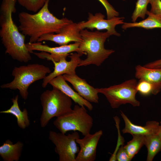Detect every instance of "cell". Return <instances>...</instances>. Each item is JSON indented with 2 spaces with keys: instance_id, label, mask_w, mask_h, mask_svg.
Returning <instances> with one entry per match:
<instances>
[{
  "instance_id": "6da1fadb",
  "label": "cell",
  "mask_w": 161,
  "mask_h": 161,
  "mask_svg": "<svg viewBox=\"0 0 161 161\" xmlns=\"http://www.w3.org/2000/svg\"><path fill=\"white\" fill-rule=\"evenodd\" d=\"M17 0H2L0 8V36L5 53L12 59L27 63L32 58L25 43V36L21 33L12 15L16 11Z\"/></svg>"
},
{
  "instance_id": "7a4b0ae2",
  "label": "cell",
  "mask_w": 161,
  "mask_h": 161,
  "mask_svg": "<svg viewBox=\"0 0 161 161\" xmlns=\"http://www.w3.org/2000/svg\"><path fill=\"white\" fill-rule=\"evenodd\" d=\"M49 0L36 13L21 12L18 14L19 29L24 35L29 37V42H37L42 36L58 33L62 28L72 21L66 18L59 19L48 9Z\"/></svg>"
},
{
  "instance_id": "3957f363",
  "label": "cell",
  "mask_w": 161,
  "mask_h": 161,
  "mask_svg": "<svg viewBox=\"0 0 161 161\" xmlns=\"http://www.w3.org/2000/svg\"><path fill=\"white\" fill-rule=\"evenodd\" d=\"M80 34L82 41L77 52L81 56L84 54L87 56L85 59L81 60L78 66L91 64L99 66L114 52L113 49H107L104 47L106 40L111 35L108 31H90L83 29Z\"/></svg>"
},
{
  "instance_id": "277c9868",
  "label": "cell",
  "mask_w": 161,
  "mask_h": 161,
  "mask_svg": "<svg viewBox=\"0 0 161 161\" xmlns=\"http://www.w3.org/2000/svg\"><path fill=\"white\" fill-rule=\"evenodd\" d=\"M51 72L49 67L38 64L15 66L12 73L13 79L0 87L2 89L18 90L22 98L26 100L28 97L30 86L36 81L43 79L47 74Z\"/></svg>"
},
{
  "instance_id": "5b68a950",
  "label": "cell",
  "mask_w": 161,
  "mask_h": 161,
  "mask_svg": "<svg viewBox=\"0 0 161 161\" xmlns=\"http://www.w3.org/2000/svg\"><path fill=\"white\" fill-rule=\"evenodd\" d=\"M40 99L43 110L40 120L43 128L45 127L53 117L61 116L72 109V99L55 87L52 90L44 91Z\"/></svg>"
},
{
  "instance_id": "8992f818",
  "label": "cell",
  "mask_w": 161,
  "mask_h": 161,
  "mask_svg": "<svg viewBox=\"0 0 161 161\" xmlns=\"http://www.w3.org/2000/svg\"><path fill=\"white\" fill-rule=\"evenodd\" d=\"M53 123L63 134L73 131H78L85 136L90 133L93 120L85 107L78 104L75 105L70 112L57 117Z\"/></svg>"
},
{
  "instance_id": "52a82bcc",
  "label": "cell",
  "mask_w": 161,
  "mask_h": 161,
  "mask_svg": "<svg viewBox=\"0 0 161 161\" xmlns=\"http://www.w3.org/2000/svg\"><path fill=\"white\" fill-rule=\"evenodd\" d=\"M137 84L136 80L132 79L108 87L96 88L98 93L105 96L113 109L117 108L126 103L137 107L139 106L140 103L136 98L137 92Z\"/></svg>"
},
{
  "instance_id": "ba28073f",
  "label": "cell",
  "mask_w": 161,
  "mask_h": 161,
  "mask_svg": "<svg viewBox=\"0 0 161 161\" xmlns=\"http://www.w3.org/2000/svg\"><path fill=\"white\" fill-rule=\"evenodd\" d=\"M80 138L77 131L67 135L51 131L49 139L55 145V151L59 156V161H76L77 155L80 150L76 139Z\"/></svg>"
},
{
  "instance_id": "9c48e42d",
  "label": "cell",
  "mask_w": 161,
  "mask_h": 161,
  "mask_svg": "<svg viewBox=\"0 0 161 161\" xmlns=\"http://www.w3.org/2000/svg\"><path fill=\"white\" fill-rule=\"evenodd\" d=\"M80 44V43L75 42L69 44L51 47L37 42H29L26 44V45L31 53L32 52L39 58L58 61L62 58H66L69 53L77 52Z\"/></svg>"
},
{
  "instance_id": "30bf717a",
  "label": "cell",
  "mask_w": 161,
  "mask_h": 161,
  "mask_svg": "<svg viewBox=\"0 0 161 161\" xmlns=\"http://www.w3.org/2000/svg\"><path fill=\"white\" fill-rule=\"evenodd\" d=\"M105 16L101 13L93 15L89 13V17L86 21H82L78 24L81 30L87 28L92 30L96 29L98 30H106L111 35L119 36L120 34L115 29V27L124 23V17H115L109 19H105Z\"/></svg>"
},
{
  "instance_id": "8fae6325",
  "label": "cell",
  "mask_w": 161,
  "mask_h": 161,
  "mask_svg": "<svg viewBox=\"0 0 161 161\" xmlns=\"http://www.w3.org/2000/svg\"><path fill=\"white\" fill-rule=\"evenodd\" d=\"M81 30L78 23L72 21L63 27L58 33L44 35L38 39L37 42L50 41L60 46L67 45L73 41L80 43L82 41L80 34Z\"/></svg>"
},
{
  "instance_id": "7c38bea8",
  "label": "cell",
  "mask_w": 161,
  "mask_h": 161,
  "mask_svg": "<svg viewBox=\"0 0 161 161\" xmlns=\"http://www.w3.org/2000/svg\"><path fill=\"white\" fill-rule=\"evenodd\" d=\"M81 56L77 53H72L69 56L70 59L69 61H66V57L62 58L58 61L51 60L54 66V70L43 79L42 87L45 88L51 80L58 76L76 74V69L81 60Z\"/></svg>"
},
{
  "instance_id": "4fadbf2b",
  "label": "cell",
  "mask_w": 161,
  "mask_h": 161,
  "mask_svg": "<svg viewBox=\"0 0 161 161\" xmlns=\"http://www.w3.org/2000/svg\"><path fill=\"white\" fill-rule=\"evenodd\" d=\"M102 134V131L100 130L93 134H88L83 138H77L76 142L80 146V150L76 157V161H95L97 145Z\"/></svg>"
},
{
  "instance_id": "5bb4252c",
  "label": "cell",
  "mask_w": 161,
  "mask_h": 161,
  "mask_svg": "<svg viewBox=\"0 0 161 161\" xmlns=\"http://www.w3.org/2000/svg\"><path fill=\"white\" fill-rule=\"evenodd\" d=\"M62 75L65 80L72 85L74 89L83 98L90 103H98V93L96 88L89 85L85 79L80 78L76 74Z\"/></svg>"
},
{
  "instance_id": "9a60e30c",
  "label": "cell",
  "mask_w": 161,
  "mask_h": 161,
  "mask_svg": "<svg viewBox=\"0 0 161 161\" xmlns=\"http://www.w3.org/2000/svg\"><path fill=\"white\" fill-rule=\"evenodd\" d=\"M120 112V115L125 124V127L122 131L123 133H129L132 135H140L145 136L157 133L160 125V123L158 122L148 121L144 126L135 125L131 122L121 111Z\"/></svg>"
},
{
  "instance_id": "2e32d148",
  "label": "cell",
  "mask_w": 161,
  "mask_h": 161,
  "mask_svg": "<svg viewBox=\"0 0 161 161\" xmlns=\"http://www.w3.org/2000/svg\"><path fill=\"white\" fill-rule=\"evenodd\" d=\"M62 75L58 76L51 80L49 84L62 91L70 97L74 102L80 106L87 108L92 111L93 106L90 102L81 97L66 82Z\"/></svg>"
},
{
  "instance_id": "e0dca14e",
  "label": "cell",
  "mask_w": 161,
  "mask_h": 161,
  "mask_svg": "<svg viewBox=\"0 0 161 161\" xmlns=\"http://www.w3.org/2000/svg\"><path fill=\"white\" fill-rule=\"evenodd\" d=\"M23 146V143L20 141L13 144L7 140L0 147V155L4 161H18Z\"/></svg>"
},
{
  "instance_id": "ac0fdd59",
  "label": "cell",
  "mask_w": 161,
  "mask_h": 161,
  "mask_svg": "<svg viewBox=\"0 0 161 161\" xmlns=\"http://www.w3.org/2000/svg\"><path fill=\"white\" fill-rule=\"evenodd\" d=\"M18 95H17L11 99L13 104L7 110L0 112V113L10 114L14 115L17 119L18 126L22 129H25L30 125L28 118V113L26 109L21 111L18 104Z\"/></svg>"
},
{
  "instance_id": "d6986e66",
  "label": "cell",
  "mask_w": 161,
  "mask_h": 161,
  "mask_svg": "<svg viewBox=\"0 0 161 161\" xmlns=\"http://www.w3.org/2000/svg\"><path fill=\"white\" fill-rule=\"evenodd\" d=\"M148 17L139 22L126 23L122 24V29L124 30L132 27H139L146 29H161V18L148 11Z\"/></svg>"
},
{
  "instance_id": "ffe728a7",
  "label": "cell",
  "mask_w": 161,
  "mask_h": 161,
  "mask_svg": "<svg viewBox=\"0 0 161 161\" xmlns=\"http://www.w3.org/2000/svg\"><path fill=\"white\" fill-rule=\"evenodd\" d=\"M135 70V77L139 80L153 83L161 82V68H149L138 65Z\"/></svg>"
},
{
  "instance_id": "44dd1931",
  "label": "cell",
  "mask_w": 161,
  "mask_h": 161,
  "mask_svg": "<svg viewBox=\"0 0 161 161\" xmlns=\"http://www.w3.org/2000/svg\"><path fill=\"white\" fill-rule=\"evenodd\" d=\"M144 145L148 151L146 161H153L155 156L161 151V139L157 134L145 136Z\"/></svg>"
},
{
  "instance_id": "7402d4cb",
  "label": "cell",
  "mask_w": 161,
  "mask_h": 161,
  "mask_svg": "<svg viewBox=\"0 0 161 161\" xmlns=\"http://www.w3.org/2000/svg\"><path fill=\"white\" fill-rule=\"evenodd\" d=\"M136 89L137 92L143 96H147L151 94L156 95L161 90V82L153 83L139 80Z\"/></svg>"
},
{
  "instance_id": "603a6c76",
  "label": "cell",
  "mask_w": 161,
  "mask_h": 161,
  "mask_svg": "<svg viewBox=\"0 0 161 161\" xmlns=\"http://www.w3.org/2000/svg\"><path fill=\"white\" fill-rule=\"evenodd\" d=\"M132 136V140L123 146L131 160L144 145L145 141V136L134 135Z\"/></svg>"
},
{
  "instance_id": "cb8c5ba5",
  "label": "cell",
  "mask_w": 161,
  "mask_h": 161,
  "mask_svg": "<svg viewBox=\"0 0 161 161\" xmlns=\"http://www.w3.org/2000/svg\"><path fill=\"white\" fill-rule=\"evenodd\" d=\"M150 0H138L136 3L135 9L132 13L131 18L133 22H136L137 19L140 18L145 19L147 12V7Z\"/></svg>"
},
{
  "instance_id": "d4e9b609",
  "label": "cell",
  "mask_w": 161,
  "mask_h": 161,
  "mask_svg": "<svg viewBox=\"0 0 161 161\" xmlns=\"http://www.w3.org/2000/svg\"><path fill=\"white\" fill-rule=\"evenodd\" d=\"M47 0H17L19 4L27 10L38 12L44 5Z\"/></svg>"
},
{
  "instance_id": "484cf974",
  "label": "cell",
  "mask_w": 161,
  "mask_h": 161,
  "mask_svg": "<svg viewBox=\"0 0 161 161\" xmlns=\"http://www.w3.org/2000/svg\"><path fill=\"white\" fill-rule=\"evenodd\" d=\"M103 6L106 12L107 19L112 18L115 17H118L119 13L109 3L107 0H98Z\"/></svg>"
},
{
  "instance_id": "4316f807",
  "label": "cell",
  "mask_w": 161,
  "mask_h": 161,
  "mask_svg": "<svg viewBox=\"0 0 161 161\" xmlns=\"http://www.w3.org/2000/svg\"><path fill=\"white\" fill-rule=\"evenodd\" d=\"M151 8L150 12L161 18V0H150Z\"/></svg>"
},
{
  "instance_id": "83f0119b",
  "label": "cell",
  "mask_w": 161,
  "mask_h": 161,
  "mask_svg": "<svg viewBox=\"0 0 161 161\" xmlns=\"http://www.w3.org/2000/svg\"><path fill=\"white\" fill-rule=\"evenodd\" d=\"M115 158L116 161H130L131 160L123 145H121L117 150Z\"/></svg>"
},
{
  "instance_id": "f1b7e54d",
  "label": "cell",
  "mask_w": 161,
  "mask_h": 161,
  "mask_svg": "<svg viewBox=\"0 0 161 161\" xmlns=\"http://www.w3.org/2000/svg\"><path fill=\"white\" fill-rule=\"evenodd\" d=\"M144 66L149 68L161 69V59L148 63Z\"/></svg>"
},
{
  "instance_id": "f546056e",
  "label": "cell",
  "mask_w": 161,
  "mask_h": 161,
  "mask_svg": "<svg viewBox=\"0 0 161 161\" xmlns=\"http://www.w3.org/2000/svg\"><path fill=\"white\" fill-rule=\"evenodd\" d=\"M157 134L161 139V122L160 123L159 127Z\"/></svg>"
},
{
  "instance_id": "4dcf8cb0",
  "label": "cell",
  "mask_w": 161,
  "mask_h": 161,
  "mask_svg": "<svg viewBox=\"0 0 161 161\" xmlns=\"http://www.w3.org/2000/svg\"><path fill=\"white\" fill-rule=\"evenodd\" d=\"M123 0L124 1V0Z\"/></svg>"
}]
</instances>
